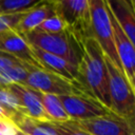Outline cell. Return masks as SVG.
<instances>
[{
    "label": "cell",
    "mask_w": 135,
    "mask_h": 135,
    "mask_svg": "<svg viewBox=\"0 0 135 135\" xmlns=\"http://www.w3.org/2000/svg\"><path fill=\"white\" fill-rule=\"evenodd\" d=\"M128 123H129V128H130V135H135V111L126 118Z\"/></svg>",
    "instance_id": "obj_23"
},
{
    "label": "cell",
    "mask_w": 135,
    "mask_h": 135,
    "mask_svg": "<svg viewBox=\"0 0 135 135\" xmlns=\"http://www.w3.org/2000/svg\"><path fill=\"white\" fill-rule=\"evenodd\" d=\"M34 69H40V68H35L28 64H17L1 71L0 86H7L14 83H24L28 73Z\"/></svg>",
    "instance_id": "obj_17"
},
{
    "label": "cell",
    "mask_w": 135,
    "mask_h": 135,
    "mask_svg": "<svg viewBox=\"0 0 135 135\" xmlns=\"http://www.w3.org/2000/svg\"><path fill=\"white\" fill-rule=\"evenodd\" d=\"M55 14L65 23L68 31L80 43L85 38H92L90 0H55Z\"/></svg>",
    "instance_id": "obj_3"
},
{
    "label": "cell",
    "mask_w": 135,
    "mask_h": 135,
    "mask_svg": "<svg viewBox=\"0 0 135 135\" xmlns=\"http://www.w3.org/2000/svg\"><path fill=\"white\" fill-rule=\"evenodd\" d=\"M21 35L30 45L62 57L76 65L79 64L81 57L80 44L68 30L61 33H46L37 28Z\"/></svg>",
    "instance_id": "obj_2"
},
{
    "label": "cell",
    "mask_w": 135,
    "mask_h": 135,
    "mask_svg": "<svg viewBox=\"0 0 135 135\" xmlns=\"http://www.w3.org/2000/svg\"><path fill=\"white\" fill-rule=\"evenodd\" d=\"M59 98L72 121L84 120L112 113L105 104L92 95H65L59 96Z\"/></svg>",
    "instance_id": "obj_7"
},
{
    "label": "cell",
    "mask_w": 135,
    "mask_h": 135,
    "mask_svg": "<svg viewBox=\"0 0 135 135\" xmlns=\"http://www.w3.org/2000/svg\"><path fill=\"white\" fill-rule=\"evenodd\" d=\"M1 121H3V120H2V119H0V122H1Z\"/></svg>",
    "instance_id": "obj_27"
},
{
    "label": "cell",
    "mask_w": 135,
    "mask_h": 135,
    "mask_svg": "<svg viewBox=\"0 0 135 135\" xmlns=\"http://www.w3.org/2000/svg\"><path fill=\"white\" fill-rule=\"evenodd\" d=\"M30 46L35 60L42 69L61 75L70 80H78V65L62 57L43 52L32 45Z\"/></svg>",
    "instance_id": "obj_12"
},
{
    "label": "cell",
    "mask_w": 135,
    "mask_h": 135,
    "mask_svg": "<svg viewBox=\"0 0 135 135\" xmlns=\"http://www.w3.org/2000/svg\"><path fill=\"white\" fill-rule=\"evenodd\" d=\"M74 122L92 135H130L127 119L114 112Z\"/></svg>",
    "instance_id": "obj_8"
},
{
    "label": "cell",
    "mask_w": 135,
    "mask_h": 135,
    "mask_svg": "<svg viewBox=\"0 0 135 135\" xmlns=\"http://www.w3.org/2000/svg\"><path fill=\"white\" fill-rule=\"evenodd\" d=\"M16 135H25L24 133H22L21 131H19L18 129H17V131H16Z\"/></svg>",
    "instance_id": "obj_25"
},
{
    "label": "cell",
    "mask_w": 135,
    "mask_h": 135,
    "mask_svg": "<svg viewBox=\"0 0 135 135\" xmlns=\"http://www.w3.org/2000/svg\"><path fill=\"white\" fill-rule=\"evenodd\" d=\"M13 123L25 135H57L46 122H39L24 115L18 116Z\"/></svg>",
    "instance_id": "obj_16"
},
{
    "label": "cell",
    "mask_w": 135,
    "mask_h": 135,
    "mask_svg": "<svg viewBox=\"0 0 135 135\" xmlns=\"http://www.w3.org/2000/svg\"><path fill=\"white\" fill-rule=\"evenodd\" d=\"M0 53L8 54L35 68H41L35 60L30 44L15 28L0 33Z\"/></svg>",
    "instance_id": "obj_11"
},
{
    "label": "cell",
    "mask_w": 135,
    "mask_h": 135,
    "mask_svg": "<svg viewBox=\"0 0 135 135\" xmlns=\"http://www.w3.org/2000/svg\"><path fill=\"white\" fill-rule=\"evenodd\" d=\"M133 89H134V92H135V72H134V75H133Z\"/></svg>",
    "instance_id": "obj_24"
},
{
    "label": "cell",
    "mask_w": 135,
    "mask_h": 135,
    "mask_svg": "<svg viewBox=\"0 0 135 135\" xmlns=\"http://www.w3.org/2000/svg\"><path fill=\"white\" fill-rule=\"evenodd\" d=\"M90 6L92 38L97 42L102 54L122 70L114 45L111 17L107 1L90 0Z\"/></svg>",
    "instance_id": "obj_5"
},
{
    "label": "cell",
    "mask_w": 135,
    "mask_h": 135,
    "mask_svg": "<svg viewBox=\"0 0 135 135\" xmlns=\"http://www.w3.org/2000/svg\"><path fill=\"white\" fill-rule=\"evenodd\" d=\"M38 30L46 32V33H61V32L66 31L68 27L65 23L62 21V19L59 18L57 15H55V16H52L45 19L41 23V25L38 27Z\"/></svg>",
    "instance_id": "obj_21"
},
{
    "label": "cell",
    "mask_w": 135,
    "mask_h": 135,
    "mask_svg": "<svg viewBox=\"0 0 135 135\" xmlns=\"http://www.w3.org/2000/svg\"><path fill=\"white\" fill-rule=\"evenodd\" d=\"M41 0H0V16L22 14L34 6Z\"/></svg>",
    "instance_id": "obj_19"
},
{
    "label": "cell",
    "mask_w": 135,
    "mask_h": 135,
    "mask_svg": "<svg viewBox=\"0 0 135 135\" xmlns=\"http://www.w3.org/2000/svg\"><path fill=\"white\" fill-rule=\"evenodd\" d=\"M12 93L19 100L24 116L39 122H50L41 102V93L24 83L7 85Z\"/></svg>",
    "instance_id": "obj_10"
},
{
    "label": "cell",
    "mask_w": 135,
    "mask_h": 135,
    "mask_svg": "<svg viewBox=\"0 0 135 135\" xmlns=\"http://www.w3.org/2000/svg\"><path fill=\"white\" fill-rule=\"evenodd\" d=\"M79 44L81 57L78 64V80L92 96L111 110L109 73L104 62V56L93 38H85Z\"/></svg>",
    "instance_id": "obj_1"
},
{
    "label": "cell",
    "mask_w": 135,
    "mask_h": 135,
    "mask_svg": "<svg viewBox=\"0 0 135 135\" xmlns=\"http://www.w3.org/2000/svg\"><path fill=\"white\" fill-rule=\"evenodd\" d=\"M47 126L57 135H92L86 131L79 128L74 121L66 122H46Z\"/></svg>",
    "instance_id": "obj_20"
},
{
    "label": "cell",
    "mask_w": 135,
    "mask_h": 135,
    "mask_svg": "<svg viewBox=\"0 0 135 135\" xmlns=\"http://www.w3.org/2000/svg\"><path fill=\"white\" fill-rule=\"evenodd\" d=\"M108 6L120 27L135 47V7L132 0L107 1Z\"/></svg>",
    "instance_id": "obj_13"
},
{
    "label": "cell",
    "mask_w": 135,
    "mask_h": 135,
    "mask_svg": "<svg viewBox=\"0 0 135 135\" xmlns=\"http://www.w3.org/2000/svg\"><path fill=\"white\" fill-rule=\"evenodd\" d=\"M132 3H133V5H134V7H135V0H132Z\"/></svg>",
    "instance_id": "obj_26"
},
{
    "label": "cell",
    "mask_w": 135,
    "mask_h": 135,
    "mask_svg": "<svg viewBox=\"0 0 135 135\" xmlns=\"http://www.w3.org/2000/svg\"><path fill=\"white\" fill-rule=\"evenodd\" d=\"M41 102H42L44 112L50 119V122L70 121V117L66 114L59 96L47 94V93H41Z\"/></svg>",
    "instance_id": "obj_15"
},
{
    "label": "cell",
    "mask_w": 135,
    "mask_h": 135,
    "mask_svg": "<svg viewBox=\"0 0 135 135\" xmlns=\"http://www.w3.org/2000/svg\"><path fill=\"white\" fill-rule=\"evenodd\" d=\"M17 64H28V63H25V62H23V61H21L17 58L8 55V54L0 53V72L7 69V68L17 65ZM28 65H31V64H28Z\"/></svg>",
    "instance_id": "obj_22"
},
{
    "label": "cell",
    "mask_w": 135,
    "mask_h": 135,
    "mask_svg": "<svg viewBox=\"0 0 135 135\" xmlns=\"http://www.w3.org/2000/svg\"><path fill=\"white\" fill-rule=\"evenodd\" d=\"M109 12L111 17L113 40H114L116 54L121 64V68L123 70V73L126 74L128 80L133 86V75L135 72V47L130 41V39L127 37L124 32L122 31V28L120 27L119 23L115 19L110 8H109Z\"/></svg>",
    "instance_id": "obj_9"
},
{
    "label": "cell",
    "mask_w": 135,
    "mask_h": 135,
    "mask_svg": "<svg viewBox=\"0 0 135 135\" xmlns=\"http://www.w3.org/2000/svg\"><path fill=\"white\" fill-rule=\"evenodd\" d=\"M0 105L5 110L12 122L18 116L24 115L19 100L12 93L8 86H0Z\"/></svg>",
    "instance_id": "obj_18"
},
{
    "label": "cell",
    "mask_w": 135,
    "mask_h": 135,
    "mask_svg": "<svg viewBox=\"0 0 135 135\" xmlns=\"http://www.w3.org/2000/svg\"><path fill=\"white\" fill-rule=\"evenodd\" d=\"M104 62L109 73V94L111 111L123 118H127L135 111L134 89L120 68H118L105 56Z\"/></svg>",
    "instance_id": "obj_4"
},
{
    "label": "cell",
    "mask_w": 135,
    "mask_h": 135,
    "mask_svg": "<svg viewBox=\"0 0 135 135\" xmlns=\"http://www.w3.org/2000/svg\"><path fill=\"white\" fill-rule=\"evenodd\" d=\"M55 15L56 14L53 7V2L41 0L36 6H34L33 8L23 14L16 30L20 34L30 33L38 28L45 19Z\"/></svg>",
    "instance_id": "obj_14"
},
{
    "label": "cell",
    "mask_w": 135,
    "mask_h": 135,
    "mask_svg": "<svg viewBox=\"0 0 135 135\" xmlns=\"http://www.w3.org/2000/svg\"><path fill=\"white\" fill-rule=\"evenodd\" d=\"M24 84L41 92L56 96L65 95H91L79 80H70L61 75L46 71L44 69L32 70Z\"/></svg>",
    "instance_id": "obj_6"
}]
</instances>
